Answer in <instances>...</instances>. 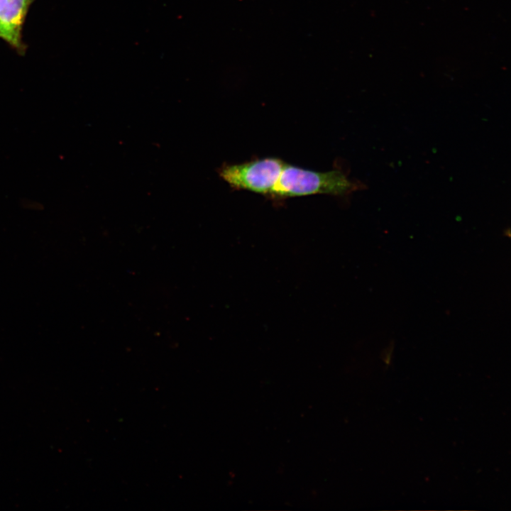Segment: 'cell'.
Segmentation results:
<instances>
[{
    "label": "cell",
    "instance_id": "cell-1",
    "mask_svg": "<svg viewBox=\"0 0 511 511\" xmlns=\"http://www.w3.org/2000/svg\"><path fill=\"white\" fill-rule=\"evenodd\" d=\"M358 188L340 170L314 171L285 163L270 197L287 198L314 194L344 195Z\"/></svg>",
    "mask_w": 511,
    "mask_h": 511
},
{
    "label": "cell",
    "instance_id": "cell-2",
    "mask_svg": "<svg viewBox=\"0 0 511 511\" xmlns=\"http://www.w3.org/2000/svg\"><path fill=\"white\" fill-rule=\"evenodd\" d=\"M285 163L278 158H265L224 165L219 174L233 189L270 197Z\"/></svg>",
    "mask_w": 511,
    "mask_h": 511
},
{
    "label": "cell",
    "instance_id": "cell-3",
    "mask_svg": "<svg viewBox=\"0 0 511 511\" xmlns=\"http://www.w3.org/2000/svg\"><path fill=\"white\" fill-rule=\"evenodd\" d=\"M28 0H0V37L13 46L21 45V29Z\"/></svg>",
    "mask_w": 511,
    "mask_h": 511
}]
</instances>
